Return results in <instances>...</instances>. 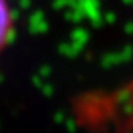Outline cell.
<instances>
[{
    "mask_svg": "<svg viewBox=\"0 0 133 133\" xmlns=\"http://www.w3.org/2000/svg\"><path fill=\"white\" fill-rule=\"evenodd\" d=\"M15 34V15L8 0H0V56L10 45Z\"/></svg>",
    "mask_w": 133,
    "mask_h": 133,
    "instance_id": "1",
    "label": "cell"
}]
</instances>
